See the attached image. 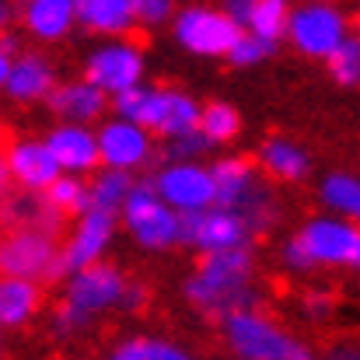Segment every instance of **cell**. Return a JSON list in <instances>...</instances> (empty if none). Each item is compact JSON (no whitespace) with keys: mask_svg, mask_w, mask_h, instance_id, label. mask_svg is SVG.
I'll return each mask as SVG.
<instances>
[{"mask_svg":"<svg viewBox=\"0 0 360 360\" xmlns=\"http://www.w3.org/2000/svg\"><path fill=\"white\" fill-rule=\"evenodd\" d=\"M207 259L196 266V273L186 283V297L207 311L224 319L235 308L252 304V255L248 248H221V252H203Z\"/></svg>","mask_w":360,"mask_h":360,"instance_id":"obj_1","label":"cell"},{"mask_svg":"<svg viewBox=\"0 0 360 360\" xmlns=\"http://www.w3.org/2000/svg\"><path fill=\"white\" fill-rule=\"evenodd\" d=\"M70 283H67V301L60 304L56 311V333L60 336H77L84 333L98 315L122 308L126 304V276H122L116 266L109 262H88L74 273H67Z\"/></svg>","mask_w":360,"mask_h":360,"instance_id":"obj_2","label":"cell"},{"mask_svg":"<svg viewBox=\"0 0 360 360\" xmlns=\"http://www.w3.org/2000/svg\"><path fill=\"white\" fill-rule=\"evenodd\" d=\"M112 105H116V116L140 122L150 133H165V136L189 133L200 122V105L189 95L168 91V88H147L140 81L126 91H116Z\"/></svg>","mask_w":360,"mask_h":360,"instance_id":"obj_3","label":"cell"},{"mask_svg":"<svg viewBox=\"0 0 360 360\" xmlns=\"http://www.w3.org/2000/svg\"><path fill=\"white\" fill-rule=\"evenodd\" d=\"M224 340L231 347V354L245 360H308V347L290 336L287 329H280L273 319L252 311L248 308H235L224 315Z\"/></svg>","mask_w":360,"mask_h":360,"instance_id":"obj_4","label":"cell"},{"mask_svg":"<svg viewBox=\"0 0 360 360\" xmlns=\"http://www.w3.org/2000/svg\"><path fill=\"white\" fill-rule=\"evenodd\" d=\"M210 175H214L217 203L238 210L252 231H255V228H266V224L273 221V196H269V189L255 179V168H252L245 158H221V161L210 168Z\"/></svg>","mask_w":360,"mask_h":360,"instance_id":"obj_5","label":"cell"},{"mask_svg":"<svg viewBox=\"0 0 360 360\" xmlns=\"http://www.w3.org/2000/svg\"><path fill=\"white\" fill-rule=\"evenodd\" d=\"M283 32L290 35V42L304 56L326 60L350 35V21L333 0H304L294 14H287V28Z\"/></svg>","mask_w":360,"mask_h":360,"instance_id":"obj_6","label":"cell"},{"mask_svg":"<svg viewBox=\"0 0 360 360\" xmlns=\"http://www.w3.org/2000/svg\"><path fill=\"white\" fill-rule=\"evenodd\" d=\"M122 221L143 248H172L182 241V214H175L154 189L133 186L122 200Z\"/></svg>","mask_w":360,"mask_h":360,"instance_id":"obj_7","label":"cell"},{"mask_svg":"<svg viewBox=\"0 0 360 360\" xmlns=\"http://www.w3.org/2000/svg\"><path fill=\"white\" fill-rule=\"evenodd\" d=\"M56 231L42 228H7L0 238V273L49 280L56 276Z\"/></svg>","mask_w":360,"mask_h":360,"instance_id":"obj_8","label":"cell"},{"mask_svg":"<svg viewBox=\"0 0 360 360\" xmlns=\"http://www.w3.org/2000/svg\"><path fill=\"white\" fill-rule=\"evenodd\" d=\"M301 248L308 252L311 266H357L360 262V231L354 228L350 217H315L304 224V231L297 235Z\"/></svg>","mask_w":360,"mask_h":360,"instance_id":"obj_9","label":"cell"},{"mask_svg":"<svg viewBox=\"0 0 360 360\" xmlns=\"http://www.w3.org/2000/svg\"><path fill=\"white\" fill-rule=\"evenodd\" d=\"M252 238V228L245 224L238 210L210 203L203 210L182 214V241L200 252H221V248H241Z\"/></svg>","mask_w":360,"mask_h":360,"instance_id":"obj_10","label":"cell"},{"mask_svg":"<svg viewBox=\"0 0 360 360\" xmlns=\"http://www.w3.org/2000/svg\"><path fill=\"white\" fill-rule=\"evenodd\" d=\"M154 193H158L175 214H193V210H203V207L217 203L210 168L196 165L193 158H189V161H172V165H165V168L158 172V179H154Z\"/></svg>","mask_w":360,"mask_h":360,"instance_id":"obj_11","label":"cell"},{"mask_svg":"<svg viewBox=\"0 0 360 360\" xmlns=\"http://www.w3.org/2000/svg\"><path fill=\"white\" fill-rule=\"evenodd\" d=\"M238 25L217 7H186L175 18V39L196 56H224L235 42Z\"/></svg>","mask_w":360,"mask_h":360,"instance_id":"obj_12","label":"cell"},{"mask_svg":"<svg viewBox=\"0 0 360 360\" xmlns=\"http://www.w3.org/2000/svg\"><path fill=\"white\" fill-rule=\"evenodd\" d=\"M77 217H81V221H77L70 241L63 245V252H56V276H67V273H74V269H81V266L102 259L105 248H109V241H112L116 214L98 210V207H88V210H81Z\"/></svg>","mask_w":360,"mask_h":360,"instance_id":"obj_13","label":"cell"},{"mask_svg":"<svg viewBox=\"0 0 360 360\" xmlns=\"http://www.w3.org/2000/svg\"><path fill=\"white\" fill-rule=\"evenodd\" d=\"M98 161L105 168H120V172H136L150 161L154 154V143H150V129L140 126L133 120H112L105 122L98 133Z\"/></svg>","mask_w":360,"mask_h":360,"instance_id":"obj_14","label":"cell"},{"mask_svg":"<svg viewBox=\"0 0 360 360\" xmlns=\"http://www.w3.org/2000/svg\"><path fill=\"white\" fill-rule=\"evenodd\" d=\"M140 77H143V53H140L136 42L116 39V42L98 46L88 56V81L95 88H102L105 95L133 88Z\"/></svg>","mask_w":360,"mask_h":360,"instance_id":"obj_15","label":"cell"},{"mask_svg":"<svg viewBox=\"0 0 360 360\" xmlns=\"http://www.w3.org/2000/svg\"><path fill=\"white\" fill-rule=\"evenodd\" d=\"M46 147L53 150L60 172L70 175H84L98 165V140L84 122H63L46 136Z\"/></svg>","mask_w":360,"mask_h":360,"instance_id":"obj_16","label":"cell"},{"mask_svg":"<svg viewBox=\"0 0 360 360\" xmlns=\"http://www.w3.org/2000/svg\"><path fill=\"white\" fill-rule=\"evenodd\" d=\"M7 168H11V182H18L21 189H35V193H42L60 175V165H56L53 150L46 147V140L11 143L7 147Z\"/></svg>","mask_w":360,"mask_h":360,"instance_id":"obj_17","label":"cell"},{"mask_svg":"<svg viewBox=\"0 0 360 360\" xmlns=\"http://www.w3.org/2000/svg\"><path fill=\"white\" fill-rule=\"evenodd\" d=\"M49 98V105H53V112L60 116L63 122H95L102 120V112H105V91L102 88H95L88 77L84 81H70V84H63V88H56L53 84V91L46 95Z\"/></svg>","mask_w":360,"mask_h":360,"instance_id":"obj_18","label":"cell"},{"mask_svg":"<svg viewBox=\"0 0 360 360\" xmlns=\"http://www.w3.org/2000/svg\"><path fill=\"white\" fill-rule=\"evenodd\" d=\"M4 91L14 102H39L53 91V67L46 56L39 53H25V56H11L7 77H4Z\"/></svg>","mask_w":360,"mask_h":360,"instance_id":"obj_19","label":"cell"},{"mask_svg":"<svg viewBox=\"0 0 360 360\" xmlns=\"http://www.w3.org/2000/svg\"><path fill=\"white\" fill-rule=\"evenodd\" d=\"M63 221L60 210H53V203L46 196H39L35 189H25L21 196L4 193L0 196V224L4 228H42V231H56Z\"/></svg>","mask_w":360,"mask_h":360,"instance_id":"obj_20","label":"cell"},{"mask_svg":"<svg viewBox=\"0 0 360 360\" xmlns=\"http://www.w3.org/2000/svg\"><path fill=\"white\" fill-rule=\"evenodd\" d=\"M39 304H42L39 280L0 273V329H21V326H28L39 315Z\"/></svg>","mask_w":360,"mask_h":360,"instance_id":"obj_21","label":"cell"},{"mask_svg":"<svg viewBox=\"0 0 360 360\" xmlns=\"http://www.w3.org/2000/svg\"><path fill=\"white\" fill-rule=\"evenodd\" d=\"M74 21L95 35H126L136 25L133 0H74Z\"/></svg>","mask_w":360,"mask_h":360,"instance_id":"obj_22","label":"cell"},{"mask_svg":"<svg viewBox=\"0 0 360 360\" xmlns=\"http://www.w3.org/2000/svg\"><path fill=\"white\" fill-rule=\"evenodd\" d=\"M25 28L42 42L63 39L74 28V0H28L25 4Z\"/></svg>","mask_w":360,"mask_h":360,"instance_id":"obj_23","label":"cell"},{"mask_svg":"<svg viewBox=\"0 0 360 360\" xmlns=\"http://www.w3.org/2000/svg\"><path fill=\"white\" fill-rule=\"evenodd\" d=\"M262 168H266L269 175H276V179L301 182V179L308 175L311 161H308V154H304L294 140L273 136V140H266V147H262Z\"/></svg>","mask_w":360,"mask_h":360,"instance_id":"obj_24","label":"cell"},{"mask_svg":"<svg viewBox=\"0 0 360 360\" xmlns=\"http://www.w3.org/2000/svg\"><path fill=\"white\" fill-rule=\"evenodd\" d=\"M129 189H133L129 172L109 168V172H102V175L88 186V207H98V210L120 214V207H122V200L129 196Z\"/></svg>","mask_w":360,"mask_h":360,"instance_id":"obj_25","label":"cell"},{"mask_svg":"<svg viewBox=\"0 0 360 360\" xmlns=\"http://www.w3.org/2000/svg\"><path fill=\"white\" fill-rule=\"evenodd\" d=\"M322 203L340 214V217H357L360 214V182L347 172H333L326 182H322Z\"/></svg>","mask_w":360,"mask_h":360,"instance_id":"obj_26","label":"cell"},{"mask_svg":"<svg viewBox=\"0 0 360 360\" xmlns=\"http://www.w3.org/2000/svg\"><path fill=\"white\" fill-rule=\"evenodd\" d=\"M116 360H186V350L175 347L172 340H158V336H133L122 340L112 350Z\"/></svg>","mask_w":360,"mask_h":360,"instance_id":"obj_27","label":"cell"},{"mask_svg":"<svg viewBox=\"0 0 360 360\" xmlns=\"http://www.w3.org/2000/svg\"><path fill=\"white\" fill-rule=\"evenodd\" d=\"M42 193H46V200L53 203V210H60L63 217L88 210V186H84L81 179H74V175H63V172H60Z\"/></svg>","mask_w":360,"mask_h":360,"instance_id":"obj_28","label":"cell"},{"mask_svg":"<svg viewBox=\"0 0 360 360\" xmlns=\"http://www.w3.org/2000/svg\"><path fill=\"white\" fill-rule=\"evenodd\" d=\"M245 28L262 35V39H269V42H276L283 35V28H287V0H255Z\"/></svg>","mask_w":360,"mask_h":360,"instance_id":"obj_29","label":"cell"},{"mask_svg":"<svg viewBox=\"0 0 360 360\" xmlns=\"http://www.w3.org/2000/svg\"><path fill=\"white\" fill-rule=\"evenodd\" d=\"M200 133L210 140V143H228L231 136H238V112L231 109V105H224V102H214V105H207L203 112H200Z\"/></svg>","mask_w":360,"mask_h":360,"instance_id":"obj_30","label":"cell"},{"mask_svg":"<svg viewBox=\"0 0 360 360\" xmlns=\"http://www.w3.org/2000/svg\"><path fill=\"white\" fill-rule=\"evenodd\" d=\"M329 70H333V77L343 84V88H354L360 81V42L354 35H347L329 56Z\"/></svg>","mask_w":360,"mask_h":360,"instance_id":"obj_31","label":"cell"},{"mask_svg":"<svg viewBox=\"0 0 360 360\" xmlns=\"http://www.w3.org/2000/svg\"><path fill=\"white\" fill-rule=\"evenodd\" d=\"M273 46H276V42H269V39H262V35L248 32V28H238V35H235V42L228 46V53H224V56H228L235 67H252V63L266 60V56L273 53Z\"/></svg>","mask_w":360,"mask_h":360,"instance_id":"obj_32","label":"cell"},{"mask_svg":"<svg viewBox=\"0 0 360 360\" xmlns=\"http://www.w3.org/2000/svg\"><path fill=\"white\" fill-rule=\"evenodd\" d=\"M172 140V158L175 161H189V158H196V154H207L210 150V140L200 133V126L196 129H189V133H179V136H168Z\"/></svg>","mask_w":360,"mask_h":360,"instance_id":"obj_33","label":"cell"},{"mask_svg":"<svg viewBox=\"0 0 360 360\" xmlns=\"http://www.w3.org/2000/svg\"><path fill=\"white\" fill-rule=\"evenodd\" d=\"M133 7H136V21H143V25H161V21L172 18L175 0H133Z\"/></svg>","mask_w":360,"mask_h":360,"instance_id":"obj_34","label":"cell"},{"mask_svg":"<svg viewBox=\"0 0 360 360\" xmlns=\"http://www.w3.org/2000/svg\"><path fill=\"white\" fill-rule=\"evenodd\" d=\"M283 266L294 269V273H308V269H315L311 259H308V252L301 248V241L297 238H290L287 245H283Z\"/></svg>","mask_w":360,"mask_h":360,"instance_id":"obj_35","label":"cell"},{"mask_svg":"<svg viewBox=\"0 0 360 360\" xmlns=\"http://www.w3.org/2000/svg\"><path fill=\"white\" fill-rule=\"evenodd\" d=\"M329 311H333V297L329 294H308L304 297V315L308 319H315V322H322V319H329Z\"/></svg>","mask_w":360,"mask_h":360,"instance_id":"obj_36","label":"cell"},{"mask_svg":"<svg viewBox=\"0 0 360 360\" xmlns=\"http://www.w3.org/2000/svg\"><path fill=\"white\" fill-rule=\"evenodd\" d=\"M221 7H224V14H228L238 28H245V25H248V14H252V7H255V0H224Z\"/></svg>","mask_w":360,"mask_h":360,"instance_id":"obj_37","label":"cell"},{"mask_svg":"<svg viewBox=\"0 0 360 360\" xmlns=\"http://www.w3.org/2000/svg\"><path fill=\"white\" fill-rule=\"evenodd\" d=\"M11 189V168H7V150L0 147V196Z\"/></svg>","mask_w":360,"mask_h":360,"instance_id":"obj_38","label":"cell"},{"mask_svg":"<svg viewBox=\"0 0 360 360\" xmlns=\"http://www.w3.org/2000/svg\"><path fill=\"white\" fill-rule=\"evenodd\" d=\"M11 18H14V11H11V0H0V32H7Z\"/></svg>","mask_w":360,"mask_h":360,"instance_id":"obj_39","label":"cell"},{"mask_svg":"<svg viewBox=\"0 0 360 360\" xmlns=\"http://www.w3.org/2000/svg\"><path fill=\"white\" fill-rule=\"evenodd\" d=\"M7 67H11V53L0 46V91H4V77H7Z\"/></svg>","mask_w":360,"mask_h":360,"instance_id":"obj_40","label":"cell"}]
</instances>
